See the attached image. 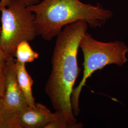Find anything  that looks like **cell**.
<instances>
[{
  "instance_id": "6da1fadb",
  "label": "cell",
  "mask_w": 128,
  "mask_h": 128,
  "mask_svg": "<svg viewBox=\"0 0 128 128\" xmlns=\"http://www.w3.org/2000/svg\"><path fill=\"white\" fill-rule=\"evenodd\" d=\"M88 25L78 21L66 26L56 37L52 59V70L45 92L55 110L63 112L71 124L83 127L78 122L71 104V94L80 69L78 53L79 44L87 32Z\"/></svg>"
},
{
  "instance_id": "7a4b0ae2",
  "label": "cell",
  "mask_w": 128,
  "mask_h": 128,
  "mask_svg": "<svg viewBox=\"0 0 128 128\" xmlns=\"http://www.w3.org/2000/svg\"><path fill=\"white\" fill-rule=\"evenodd\" d=\"M28 7L35 14L38 36L46 40L57 37L69 24L84 21L92 28L101 27L113 15L100 4H85L80 0H43Z\"/></svg>"
},
{
  "instance_id": "3957f363",
  "label": "cell",
  "mask_w": 128,
  "mask_h": 128,
  "mask_svg": "<svg viewBox=\"0 0 128 128\" xmlns=\"http://www.w3.org/2000/svg\"><path fill=\"white\" fill-rule=\"evenodd\" d=\"M79 48L84 56V72L81 82L74 88L71 94V104L75 116L80 112L79 98L82 88L92 74L107 65L115 64L122 66L128 61L126 54L128 52V47L122 41H98L86 32L80 41Z\"/></svg>"
},
{
  "instance_id": "277c9868",
  "label": "cell",
  "mask_w": 128,
  "mask_h": 128,
  "mask_svg": "<svg viewBox=\"0 0 128 128\" xmlns=\"http://www.w3.org/2000/svg\"><path fill=\"white\" fill-rule=\"evenodd\" d=\"M0 12V46L7 57H14L20 43L25 41L30 42L38 36L35 14L28 6L17 0H11Z\"/></svg>"
},
{
  "instance_id": "5b68a950",
  "label": "cell",
  "mask_w": 128,
  "mask_h": 128,
  "mask_svg": "<svg viewBox=\"0 0 128 128\" xmlns=\"http://www.w3.org/2000/svg\"><path fill=\"white\" fill-rule=\"evenodd\" d=\"M14 58L8 56L6 60L5 89L2 100L6 109L11 114L15 115L28 105L18 85L16 60Z\"/></svg>"
},
{
  "instance_id": "8992f818",
  "label": "cell",
  "mask_w": 128,
  "mask_h": 128,
  "mask_svg": "<svg viewBox=\"0 0 128 128\" xmlns=\"http://www.w3.org/2000/svg\"><path fill=\"white\" fill-rule=\"evenodd\" d=\"M53 113L46 106L36 103L34 106L27 105L16 115V128H45L55 118Z\"/></svg>"
},
{
  "instance_id": "52a82bcc",
  "label": "cell",
  "mask_w": 128,
  "mask_h": 128,
  "mask_svg": "<svg viewBox=\"0 0 128 128\" xmlns=\"http://www.w3.org/2000/svg\"><path fill=\"white\" fill-rule=\"evenodd\" d=\"M16 72L19 86L26 99L28 105L34 106L36 102L32 91L33 80L28 72L26 64L16 61Z\"/></svg>"
},
{
  "instance_id": "ba28073f",
  "label": "cell",
  "mask_w": 128,
  "mask_h": 128,
  "mask_svg": "<svg viewBox=\"0 0 128 128\" xmlns=\"http://www.w3.org/2000/svg\"><path fill=\"white\" fill-rule=\"evenodd\" d=\"M16 61L26 64L33 62L38 58L39 54L34 50L29 44V42L23 41L18 44L15 54Z\"/></svg>"
},
{
  "instance_id": "9c48e42d",
  "label": "cell",
  "mask_w": 128,
  "mask_h": 128,
  "mask_svg": "<svg viewBox=\"0 0 128 128\" xmlns=\"http://www.w3.org/2000/svg\"><path fill=\"white\" fill-rule=\"evenodd\" d=\"M15 116L6 109L2 98H0V128H16Z\"/></svg>"
},
{
  "instance_id": "30bf717a",
  "label": "cell",
  "mask_w": 128,
  "mask_h": 128,
  "mask_svg": "<svg viewBox=\"0 0 128 128\" xmlns=\"http://www.w3.org/2000/svg\"><path fill=\"white\" fill-rule=\"evenodd\" d=\"M55 113V118L45 128H80L78 125L71 124L61 111L56 110Z\"/></svg>"
},
{
  "instance_id": "8fae6325",
  "label": "cell",
  "mask_w": 128,
  "mask_h": 128,
  "mask_svg": "<svg viewBox=\"0 0 128 128\" xmlns=\"http://www.w3.org/2000/svg\"><path fill=\"white\" fill-rule=\"evenodd\" d=\"M6 58L0 62V98H2L4 94L6 79Z\"/></svg>"
},
{
  "instance_id": "7c38bea8",
  "label": "cell",
  "mask_w": 128,
  "mask_h": 128,
  "mask_svg": "<svg viewBox=\"0 0 128 128\" xmlns=\"http://www.w3.org/2000/svg\"><path fill=\"white\" fill-rule=\"evenodd\" d=\"M19 2H22L24 4L26 5L28 7H30L33 5L38 4L40 0H17Z\"/></svg>"
},
{
  "instance_id": "4fadbf2b",
  "label": "cell",
  "mask_w": 128,
  "mask_h": 128,
  "mask_svg": "<svg viewBox=\"0 0 128 128\" xmlns=\"http://www.w3.org/2000/svg\"><path fill=\"white\" fill-rule=\"evenodd\" d=\"M11 0H0V10L9 4Z\"/></svg>"
},
{
  "instance_id": "5bb4252c",
  "label": "cell",
  "mask_w": 128,
  "mask_h": 128,
  "mask_svg": "<svg viewBox=\"0 0 128 128\" xmlns=\"http://www.w3.org/2000/svg\"><path fill=\"white\" fill-rule=\"evenodd\" d=\"M7 56L5 54L4 52L2 50L1 46H0V62L3 60H5Z\"/></svg>"
}]
</instances>
